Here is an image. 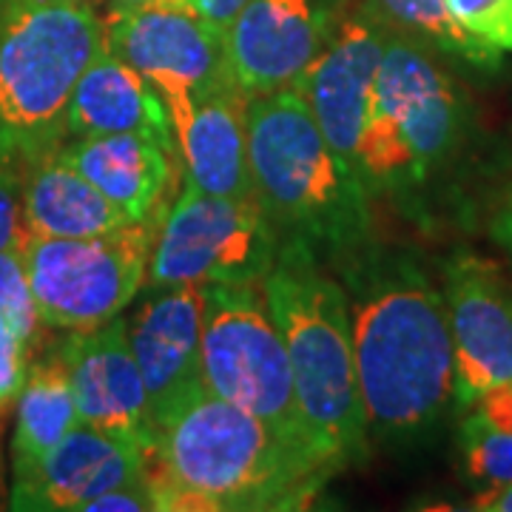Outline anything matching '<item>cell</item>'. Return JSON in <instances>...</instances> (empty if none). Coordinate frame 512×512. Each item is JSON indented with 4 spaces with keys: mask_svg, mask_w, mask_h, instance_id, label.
<instances>
[{
    "mask_svg": "<svg viewBox=\"0 0 512 512\" xmlns=\"http://www.w3.org/2000/svg\"><path fill=\"white\" fill-rule=\"evenodd\" d=\"M333 262L348 299L367 436L419 439L456 393L444 293L410 256L370 242Z\"/></svg>",
    "mask_w": 512,
    "mask_h": 512,
    "instance_id": "6da1fadb",
    "label": "cell"
},
{
    "mask_svg": "<svg viewBox=\"0 0 512 512\" xmlns=\"http://www.w3.org/2000/svg\"><path fill=\"white\" fill-rule=\"evenodd\" d=\"M333 473L214 393L157 427L146 481L157 510H293Z\"/></svg>",
    "mask_w": 512,
    "mask_h": 512,
    "instance_id": "7a4b0ae2",
    "label": "cell"
},
{
    "mask_svg": "<svg viewBox=\"0 0 512 512\" xmlns=\"http://www.w3.org/2000/svg\"><path fill=\"white\" fill-rule=\"evenodd\" d=\"M268 311L288 350L293 390L316 458L330 473L367 456L345 288L302 237H282L262 279Z\"/></svg>",
    "mask_w": 512,
    "mask_h": 512,
    "instance_id": "3957f363",
    "label": "cell"
},
{
    "mask_svg": "<svg viewBox=\"0 0 512 512\" xmlns=\"http://www.w3.org/2000/svg\"><path fill=\"white\" fill-rule=\"evenodd\" d=\"M245 123L254 194L282 237L330 259L370 242V191L328 146L302 94L288 86L248 97Z\"/></svg>",
    "mask_w": 512,
    "mask_h": 512,
    "instance_id": "277c9868",
    "label": "cell"
},
{
    "mask_svg": "<svg viewBox=\"0 0 512 512\" xmlns=\"http://www.w3.org/2000/svg\"><path fill=\"white\" fill-rule=\"evenodd\" d=\"M106 20L74 0H0V163L29 168L66 140L74 86Z\"/></svg>",
    "mask_w": 512,
    "mask_h": 512,
    "instance_id": "5b68a950",
    "label": "cell"
},
{
    "mask_svg": "<svg viewBox=\"0 0 512 512\" xmlns=\"http://www.w3.org/2000/svg\"><path fill=\"white\" fill-rule=\"evenodd\" d=\"M458 126L461 103L450 77L421 43L390 32L356 151L370 197L424 183L456 146Z\"/></svg>",
    "mask_w": 512,
    "mask_h": 512,
    "instance_id": "8992f818",
    "label": "cell"
},
{
    "mask_svg": "<svg viewBox=\"0 0 512 512\" xmlns=\"http://www.w3.org/2000/svg\"><path fill=\"white\" fill-rule=\"evenodd\" d=\"M202 367L208 393L242 407L296 453L322 464L308 441L291 359L262 285H202Z\"/></svg>",
    "mask_w": 512,
    "mask_h": 512,
    "instance_id": "52a82bcc",
    "label": "cell"
},
{
    "mask_svg": "<svg viewBox=\"0 0 512 512\" xmlns=\"http://www.w3.org/2000/svg\"><path fill=\"white\" fill-rule=\"evenodd\" d=\"M163 211L97 237H35L18 245L46 328L89 330L126 311L146 285Z\"/></svg>",
    "mask_w": 512,
    "mask_h": 512,
    "instance_id": "ba28073f",
    "label": "cell"
},
{
    "mask_svg": "<svg viewBox=\"0 0 512 512\" xmlns=\"http://www.w3.org/2000/svg\"><path fill=\"white\" fill-rule=\"evenodd\" d=\"M279 242V228L256 197L231 200L185 185L157 228L146 285H262Z\"/></svg>",
    "mask_w": 512,
    "mask_h": 512,
    "instance_id": "9c48e42d",
    "label": "cell"
},
{
    "mask_svg": "<svg viewBox=\"0 0 512 512\" xmlns=\"http://www.w3.org/2000/svg\"><path fill=\"white\" fill-rule=\"evenodd\" d=\"M103 20L109 52L143 74L148 86L163 97L171 128L202 100L239 92L225 29L200 12L111 6Z\"/></svg>",
    "mask_w": 512,
    "mask_h": 512,
    "instance_id": "30bf717a",
    "label": "cell"
},
{
    "mask_svg": "<svg viewBox=\"0 0 512 512\" xmlns=\"http://www.w3.org/2000/svg\"><path fill=\"white\" fill-rule=\"evenodd\" d=\"M339 20L342 0H248L225 29L239 92L256 97L293 86Z\"/></svg>",
    "mask_w": 512,
    "mask_h": 512,
    "instance_id": "8fae6325",
    "label": "cell"
},
{
    "mask_svg": "<svg viewBox=\"0 0 512 512\" xmlns=\"http://www.w3.org/2000/svg\"><path fill=\"white\" fill-rule=\"evenodd\" d=\"M444 302L456 362L453 396L473 404L495 384L512 382V288L493 262L456 254L444 268Z\"/></svg>",
    "mask_w": 512,
    "mask_h": 512,
    "instance_id": "7c38bea8",
    "label": "cell"
},
{
    "mask_svg": "<svg viewBox=\"0 0 512 512\" xmlns=\"http://www.w3.org/2000/svg\"><path fill=\"white\" fill-rule=\"evenodd\" d=\"M154 427L208 393L202 367V285L154 288L126 319Z\"/></svg>",
    "mask_w": 512,
    "mask_h": 512,
    "instance_id": "4fadbf2b",
    "label": "cell"
},
{
    "mask_svg": "<svg viewBox=\"0 0 512 512\" xmlns=\"http://www.w3.org/2000/svg\"><path fill=\"white\" fill-rule=\"evenodd\" d=\"M390 29L370 12L342 15L328 46L319 52L293 89L305 97L319 131L336 157L356 171L367 100L382 66Z\"/></svg>",
    "mask_w": 512,
    "mask_h": 512,
    "instance_id": "5bb4252c",
    "label": "cell"
},
{
    "mask_svg": "<svg viewBox=\"0 0 512 512\" xmlns=\"http://www.w3.org/2000/svg\"><path fill=\"white\" fill-rule=\"evenodd\" d=\"M57 356L69 373L80 424L134 441L151 453L157 427L148 410L140 367L128 345L126 319L114 316L97 328L69 330Z\"/></svg>",
    "mask_w": 512,
    "mask_h": 512,
    "instance_id": "9a60e30c",
    "label": "cell"
},
{
    "mask_svg": "<svg viewBox=\"0 0 512 512\" xmlns=\"http://www.w3.org/2000/svg\"><path fill=\"white\" fill-rule=\"evenodd\" d=\"M140 444L77 424L29 476L12 481L9 507L23 512H83L97 495L146 476Z\"/></svg>",
    "mask_w": 512,
    "mask_h": 512,
    "instance_id": "2e32d148",
    "label": "cell"
},
{
    "mask_svg": "<svg viewBox=\"0 0 512 512\" xmlns=\"http://www.w3.org/2000/svg\"><path fill=\"white\" fill-rule=\"evenodd\" d=\"M103 134H140L168 154H180L163 97L148 86L143 74L109 52V46L77 80L66 111V137Z\"/></svg>",
    "mask_w": 512,
    "mask_h": 512,
    "instance_id": "e0dca14e",
    "label": "cell"
},
{
    "mask_svg": "<svg viewBox=\"0 0 512 512\" xmlns=\"http://www.w3.org/2000/svg\"><path fill=\"white\" fill-rule=\"evenodd\" d=\"M55 154L77 168L120 211H126L131 222L163 211L174 154L154 140L140 134L69 137L55 148Z\"/></svg>",
    "mask_w": 512,
    "mask_h": 512,
    "instance_id": "ac0fdd59",
    "label": "cell"
},
{
    "mask_svg": "<svg viewBox=\"0 0 512 512\" xmlns=\"http://www.w3.org/2000/svg\"><path fill=\"white\" fill-rule=\"evenodd\" d=\"M245 106L248 97L242 92L217 94L202 100L174 126L185 163V185L217 197L254 200Z\"/></svg>",
    "mask_w": 512,
    "mask_h": 512,
    "instance_id": "d6986e66",
    "label": "cell"
},
{
    "mask_svg": "<svg viewBox=\"0 0 512 512\" xmlns=\"http://www.w3.org/2000/svg\"><path fill=\"white\" fill-rule=\"evenodd\" d=\"M20 222L35 237H97L128 225V214L103 197L77 168L55 151L23 168Z\"/></svg>",
    "mask_w": 512,
    "mask_h": 512,
    "instance_id": "ffe728a7",
    "label": "cell"
},
{
    "mask_svg": "<svg viewBox=\"0 0 512 512\" xmlns=\"http://www.w3.org/2000/svg\"><path fill=\"white\" fill-rule=\"evenodd\" d=\"M80 424L69 373L60 356L40 362L26 373L15 402L12 476L23 478Z\"/></svg>",
    "mask_w": 512,
    "mask_h": 512,
    "instance_id": "44dd1931",
    "label": "cell"
},
{
    "mask_svg": "<svg viewBox=\"0 0 512 512\" xmlns=\"http://www.w3.org/2000/svg\"><path fill=\"white\" fill-rule=\"evenodd\" d=\"M367 12L382 20L390 32L410 37L424 49L458 57L487 72L501 66V52L467 35L453 20L444 0H370Z\"/></svg>",
    "mask_w": 512,
    "mask_h": 512,
    "instance_id": "7402d4cb",
    "label": "cell"
},
{
    "mask_svg": "<svg viewBox=\"0 0 512 512\" xmlns=\"http://www.w3.org/2000/svg\"><path fill=\"white\" fill-rule=\"evenodd\" d=\"M461 456L467 476L481 487L512 481V433L484 424L476 413H470L461 424Z\"/></svg>",
    "mask_w": 512,
    "mask_h": 512,
    "instance_id": "603a6c76",
    "label": "cell"
},
{
    "mask_svg": "<svg viewBox=\"0 0 512 512\" xmlns=\"http://www.w3.org/2000/svg\"><path fill=\"white\" fill-rule=\"evenodd\" d=\"M0 322L15 330L26 342V348L35 342L43 328L20 245L0 251Z\"/></svg>",
    "mask_w": 512,
    "mask_h": 512,
    "instance_id": "cb8c5ba5",
    "label": "cell"
},
{
    "mask_svg": "<svg viewBox=\"0 0 512 512\" xmlns=\"http://www.w3.org/2000/svg\"><path fill=\"white\" fill-rule=\"evenodd\" d=\"M450 15L470 37L512 52V0H444Z\"/></svg>",
    "mask_w": 512,
    "mask_h": 512,
    "instance_id": "d4e9b609",
    "label": "cell"
},
{
    "mask_svg": "<svg viewBox=\"0 0 512 512\" xmlns=\"http://www.w3.org/2000/svg\"><path fill=\"white\" fill-rule=\"evenodd\" d=\"M26 373V342L6 322H0V416L18 402Z\"/></svg>",
    "mask_w": 512,
    "mask_h": 512,
    "instance_id": "484cf974",
    "label": "cell"
},
{
    "mask_svg": "<svg viewBox=\"0 0 512 512\" xmlns=\"http://www.w3.org/2000/svg\"><path fill=\"white\" fill-rule=\"evenodd\" d=\"M20 188H23V171L15 165L0 163V251L18 245L23 234Z\"/></svg>",
    "mask_w": 512,
    "mask_h": 512,
    "instance_id": "4316f807",
    "label": "cell"
},
{
    "mask_svg": "<svg viewBox=\"0 0 512 512\" xmlns=\"http://www.w3.org/2000/svg\"><path fill=\"white\" fill-rule=\"evenodd\" d=\"M154 493L148 487L146 476L126 481V484H117L103 495H97L92 504L83 512H154Z\"/></svg>",
    "mask_w": 512,
    "mask_h": 512,
    "instance_id": "83f0119b",
    "label": "cell"
},
{
    "mask_svg": "<svg viewBox=\"0 0 512 512\" xmlns=\"http://www.w3.org/2000/svg\"><path fill=\"white\" fill-rule=\"evenodd\" d=\"M473 404H476L473 413L484 424H490L495 430H504V433H512V382L495 384L487 393H481Z\"/></svg>",
    "mask_w": 512,
    "mask_h": 512,
    "instance_id": "f1b7e54d",
    "label": "cell"
},
{
    "mask_svg": "<svg viewBox=\"0 0 512 512\" xmlns=\"http://www.w3.org/2000/svg\"><path fill=\"white\" fill-rule=\"evenodd\" d=\"M490 234L493 239L507 251L512 259V185L498 197L493 211V220H490Z\"/></svg>",
    "mask_w": 512,
    "mask_h": 512,
    "instance_id": "f546056e",
    "label": "cell"
},
{
    "mask_svg": "<svg viewBox=\"0 0 512 512\" xmlns=\"http://www.w3.org/2000/svg\"><path fill=\"white\" fill-rule=\"evenodd\" d=\"M470 507L478 512H512V481L498 487H484Z\"/></svg>",
    "mask_w": 512,
    "mask_h": 512,
    "instance_id": "4dcf8cb0",
    "label": "cell"
},
{
    "mask_svg": "<svg viewBox=\"0 0 512 512\" xmlns=\"http://www.w3.org/2000/svg\"><path fill=\"white\" fill-rule=\"evenodd\" d=\"M245 3L248 0H200V15H205L211 23H217L220 29H228Z\"/></svg>",
    "mask_w": 512,
    "mask_h": 512,
    "instance_id": "1f68e13d",
    "label": "cell"
},
{
    "mask_svg": "<svg viewBox=\"0 0 512 512\" xmlns=\"http://www.w3.org/2000/svg\"><path fill=\"white\" fill-rule=\"evenodd\" d=\"M114 6H160V9L200 12V0H114Z\"/></svg>",
    "mask_w": 512,
    "mask_h": 512,
    "instance_id": "d6a6232c",
    "label": "cell"
},
{
    "mask_svg": "<svg viewBox=\"0 0 512 512\" xmlns=\"http://www.w3.org/2000/svg\"><path fill=\"white\" fill-rule=\"evenodd\" d=\"M74 3H83V6H92V9L100 6V0H74Z\"/></svg>",
    "mask_w": 512,
    "mask_h": 512,
    "instance_id": "836d02e7",
    "label": "cell"
}]
</instances>
